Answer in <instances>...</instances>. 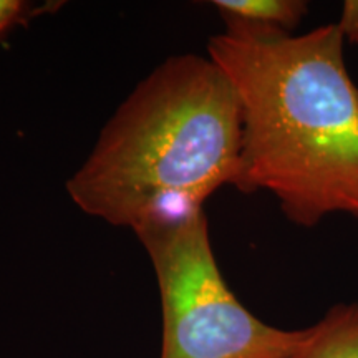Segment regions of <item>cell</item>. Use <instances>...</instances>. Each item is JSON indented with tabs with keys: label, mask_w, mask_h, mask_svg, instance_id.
<instances>
[{
	"label": "cell",
	"mask_w": 358,
	"mask_h": 358,
	"mask_svg": "<svg viewBox=\"0 0 358 358\" xmlns=\"http://www.w3.org/2000/svg\"><path fill=\"white\" fill-rule=\"evenodd\" d=\"M338 32L348 43H358V0H345L337 24Z\"/></svg>",
	"instance_id": "8992f818"
},
{
	"label": "cell",
	"mask_w": 358,
	"mask_h": 358,
	"mask_svg": "<svg viewBox=\"0 0 358 358\" xmlns=\"http://www.w3.org/2000/svg\"><path fill=\"white\" fill-rule=\"evenodd\" d=\"M213 6L224 19H234L275 29L292 30L307 13V2L302 0H216Z\"/></svg>",
	"instance_id": "5b68a950"
},
{
	"label": "cell",
	"mask_w": 358,
	"mask_h": 358,
	"mask_svg": "<svg viewBox=\"0 0 358 358\" xmlns=\"http://www.w3.org/2000/svg\"><path fill=\"white\" fill-rule=\"evenodd\" d=\"M224 20L208 53L243 110L237 189L271 192L303 227L330 214L358 217V88L337 25L292 35Z\"/></svg>",
	"instance_id": "6da1fadb"
},
{
	"label": "cell",
	"mask_w": 358,
	"mask_h": 358,
	"mask_svg": "<svg viewBox=\"0 0 358 358\" xmlns=\"http://www.w3.org/2000/svg\"><path fill=\"white\" fill-rule=\"evenodd\" d=\"M294 358H358V302L338 303L308 327Z\"/></svg>",
	"instance_id": "277c9868"
},
{
	"label": "cell",
	"mask_w": 358,
	"mask_h": 358,
	"mask_svg": "<svg viewBox=\"0 0 358 358\" xmlns=\"http://www.w3.org/2000/svg\"><path fill=\"white\" fill-rule=\"evenodd\" d=\"M158 279L161 358H294L308 329L282 330L250 313L227 287L204 211L138 236Z\"/></svg>",
	"instance_id": "3957f363"
},
{
	"label": "cell",
	"mask_w": 358,
	"mask_h": 358,
	"mask_svg": "<svg viewBox=\"0 0 358 358\" xmlns=\"http://www.w3.org/2000/svg\"><path fill=\"white\" fill-rule=\"evenodd\" d=\"M27 3L20 0H0V34L7 32L24 19Z\"/></svg>",
	"instance_id": "52a82bcc"
},
{
	"label": "cell",
	"mask_w": 358,
	"mask_h": 358,
	"mask_svg": "<svg viewBox=\"0 0 358 358\" xmlns=\"http://www.w3.org/2000/svg\"><path fill=\"white\" fill-rule=\"evenodd\" d=\"M243 110L211 58L164 60L122 103L66 182L90 216L134 234L186 221L219 187L239 185Z\"/></svg>",
	"instance_id": "7a4b0ae2"
}]
</instances>
